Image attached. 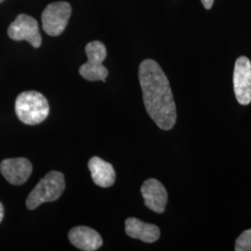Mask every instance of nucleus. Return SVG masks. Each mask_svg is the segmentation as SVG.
Wrapping results in <instances>:
<instances>
[{
    "instance_id": "1",
    "label": "nucleus",
    "mask_w": 251,
    "mask_h": 251,
    "mask_svg": "<svg viewBox=\"0 0 251 251\" xmlns=\"http://www.w3.org/2000/svg\"><path fill=\"white\" fill-rule=\"evenodd\" d=\"M139 80L148 115L158 127L170 130L176 123L177 112L170 82L160 65L144 60L139 67Z\"/></svg>"
},
{
    "instance_id": "2",
    "label": "nucleus",
    "mask_w": 251,
    "mask_h": 251,
    "mask_svg": "<svg viewBox=\"0 0 251 251\" xmlns=\"http://www.w3.org/2000/svg\"><path fill=\"white\" fill-rule=\"evenodd\" d=\"M15 112L19 119L34 126L42 123L50 114V105L43 94L35 90L22 92L15 101Z\"/></svg>"
},
{
    "instance_id": "3",
    "label": "nucleus",
    "mask_w": 251,
    "mask_h": 251,
    "mask_svg": "<svg viewBox=\"0 0 251 251\" xmlns=\"http://www.w3.org/2000/svg\"><path fill=\"white\" fill-rule=\"evenodd\" d=\"M65 189L63 173L59 171L49 172L32 190L26 199V206L33 210L46 202H53L61 198Z\"/></svg>"
},
{
    "instance_id": "4",
    "label": "nucleus",
    "mask_w": 251,
    "mask_h": 251,
    "mask_svg": "<svg viewBox=\"0 0 251 251\" xmlns=\"http://www.w3.org/2000/svg\"><path fill=\"white\" fill-rule=\"evenodd\" d=\"M88 62L81 65L79 74L82 77L89 81H105L108 70L102 64L106 58V48L100 41H92L86 46Z\"/></svg>"
},
{
    "instance_id": "5",
    "label": "nucleus",
    "mask_w": 251,
    "mask_h": 251,
    "mask_svg": "<svg viewBox=\"0 0 251 251\" xmlns=\"http://www.w3.org/2000/svg\"><path fill=\"white\" fill-rule=\"evenodd\" d=\"M72 8L67 2H55L46 7L42 14V27L49 36H60L68 24Z\"/></svg>"
},
{
    "instance_id": "6",
    "label": "nucleus",
    "mask_w": 251,
    "mask_h": 251,
    "mask_svg": "<svg viewBox=\"0 0 251 251\" xmlns=\"http://www.w3.org/2000/svg\"><path fill=\"white\" fill-rule=\"evenodd\" d=\"M233 90L237 101L242 105L251 102V62L241 56L234 63Z\"/></svg>"
},
{
    "instance_id": "7",
    "label": "nucleus",
    "mask_w": 251,
    "mask_h": 251,
    "mask_svg": "<svg viewBox=\"0 0 251 251\" xmlns=\"http://www.w3.org/2000/svg\"><path fill=\"white\" fill-rule=\"evenodd\" d=\"M8 35L11 39L16 41L25 40L34 48H39L42 43L36 19L26 14H20L11 23L8 29Z\"/></svg>"
},
{
    "instance_id": "8",
    "label": "nucleus",
    "mask_w": 251,
    "mask_h": 251,
    "mask_svg": "<svg viewBox=\"0 0 251 251\" xmlns=\"http://www.w3.org/2000/svg\"><path fill=\"white\" fill-rule=\"evenodd\" d=\"M3 177L13 185L24 184L32 174L33 166L25 157L5 159L0 164Z\"/></svg>"
},
{
    "instance_id": "9",
    "label": "nucleus",
    "mask_w": 251,
    "mask_h": 251,
    "mask_svg": "<svg viewBox=\"0 0 251 251\" xmlns=\"http://www.w3.org/2000/svg\"><path fill=\"white\" fill-rule=\"evenodd\" d=\"M144 204L156 213H163L168 203V193L159 180L148 179L141 188Z\"/></svg>"
},
{
    "instance_id": "10",
    "label": "nucleus",
    "mask_w": 251,
    "mask_h": 251,
    "mask_svg": "<svg viewBox=\"0 0 251 251\" xmlns=\"http://www.w3.org/2000/svg\"><path fill=\"white\" fill-rule=\"evenodd\" d=\"M69 241L81 251H97L102 245L99 233L87 226H77L68 233Z\"/></svg>"
},
{
    "instance_id": "11",
    "label": "nucleus",
    "mask_w": 251,
    "mask_h": 251,
    "mask_svg": "<svg viewBox=\"0 0 251 251\" xmlns=\"http://www.w3.org/2000/svg\"><path fill=\"white\" fill-rule=\"evenodd\" d=\"M125 231L131 238L145 243L155 242L160 237V229L156 225L144 223L136 218L126 220Z\"/></svg>"
},
{
    "instance_id": "12",
    "label": "nucleus",
    "mask_w": 251,
    "mask_h": 251,
    "mask_svg": "<svg viewBox=\"0 0 251 251\" xmlns=\"http://www.w3.org/2000/svg\"><path fill=\"white\" fill-rule=\"evenodd\" d=\"M89 170L94 183L102 188L112 186L116 181V171L113 166L98 156H93L89 161Z\"/></svg>"
},
{
    "instance_id": "13",
    "label": "nucleus",
    "mask_w": 251,
    "mask_h": 251,
    "mask_svg": "<svg viewBox=\"0 0 251 251\" xmlns=\"http://www.w3.org/2000/svg\"><path fill=\"white\" fill-rule=\"evenodd\" d=\"M235 251H251V229L244 231L235 241Z\"/></svg>"
},
{
    "instance_id": "14",
    "label": "nucleus",
    "mask_w": 251,
    "mask_h": 251,
    "mask_svg": "<svg viewBox=\"0 0 251 251\" xmlns=\"http://www.w3.org/2000/svg\"><path fill=\"white\" fill-rule=\"evenodd\" d=\"M201 2L206 9H210L214 3V0H201Z\"/></svg>"
},
{
    "instance_id": "15",
    "label": "nucleus",
    "mask_w": 251,
    "mask_h": 251,
    "mask_svg": "<svg viewBox=\"0 0 251 251\" xmlns=\"http://www.w3.org/2000/svg\"><path fill=\"white\" fill-rule=\"evenodd\" d=\"M3 217H4V207H3V205L0 203V223L3 220Z\"/></svg>"
},
{
    "instance_id": "16",
    "label": "nucleus",
    "mask_w": 251,
    "mask_h": 251,
    "mask_svg": "<svg viewBox=\"0 0 251 251\" xmlns=\"http://www.w3.org/2000/svg\"><path fill=\"white\" fill-rule=\"evenodd\" d=\"M3 1H4V0H0V3H1V2H3Z\"/></svg>"
}]
</instances>
